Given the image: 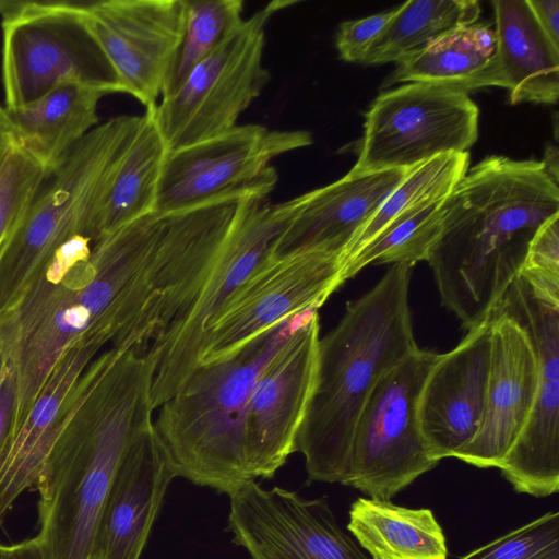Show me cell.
<instances>
[{
  "label": "cell",
  "mask_w": 559,
  "mask_h": 559,
  "mask_svg": "<svg viewBox=\"0 0 559 559\" xmlns=\"http://www.w3.org/2000/svg\"><path fill=\"white\" fill-rule=\"evenodd\" d=\"M154 361L110 347L82 373L36 483L49 559H93L99 520L132 443L154 427Z\"/></svg>",
  "instance_id": "obj_1"
},
{
  "label": "cell",
  "mask_w": 559,
  "mask_h": 559,
  "mask_svg": "<svg viewBox=\"0 0 559 559\" xmlns=\"http://www.w3.org/2000/svg\"><path fill=\"white\" fill-rule=\"evenodd\" d=\"M559 214L558 180L544 160L491 155L445 199L427 262L441 304L467 331L487 320L524 264L537 230Z\"/></svg>",
  "instance_id": "obj_2"
},
{
  "label": "cell",
  "mask_w": 559,
  "mask_h": 559,
  "mask_svg": "<svg viewBox=\"0 0 559 559\" xmlns=\"http://www.w3.org/2000/svg\"><path fill=\"white\" fill-rule=\"evenodd\" d=\"M412 267L393 264L371 289L346 304L340 322L319 340L316 385L296 442L310 481L343 484L370 392L418 348L408 301Z\"/></svg>",
  "instance_id": "obj_3"
},
{
  "label": "cell",
  "mask_w": 559,
  "mask_h": 559,
  "mask_svg": "<svg viewBox=\"0 0 559 559\" xmlns=\"http://www.w3.org/2000/svg\"><path fill=\"white\" fill-rule=\"evenodd\" d=\"M311 312L273 326L223 361L200 366L158 407L154 428L175 477L228 496L255 480L246 456L249 397L263 368Z\"/></svg>",
  "instance_id": "obj_4"
},
{
  "label": "cell",
  "mask_w": 559,
  "mask_h": 559,
  "mask_svg": "<svg viewBox=\"0 0 559 559\" xmlns=\"http://www.w3.org/2000/svg\"><path fill=\"white\" fill-rule=\"evenodd\" d=\"M142 116H118L90 131L37 192L0 247V314L50 252L76 233L99 240L98 217Z\"/></svg>",
  "instance_id": "obj_5"
},
{
  "label": "cell",
  "mask_w": 559,
  "mask_h": 559,
  "mask_svg": "<svg viewBox=\"0 0 559 559\" xmlns=\"http://www.w3.org/2000/svg\"><path fill=\"white\" fill-rule=\"evenodd\" d=\"M87 2L0 0L4 108L25 106L76 81L107 94L121 82L93 35Z\"/></svg>",
  "instance_id": "obj_6"
},
{
  "label": "cell",
  "mask_w": 559,
  "mask_h": 559,
  "mask_svg": "<svg viewBox=\"0 0 559 559\" xmlns=\"http://www.w3.org/2000/svg\"><path fill=\"white\" fill-rule=\"evenodd\" d=\"M267 193L243 197L236 221L204 286L193 302L153 342L152 395L155 409L175 394L199 367L202 338L257 264L270 252L284 227L296 215L304 194L271 203Z\"/></svg>",
  "instance_id": "obj_7"
},
{
  "label": "cell",
  "mask_w": 559,
  "mask_h": 559,
  "mask_svg": "<svg viewBox=\"0 0 559 559\" xmlns=\"http://www.w3.org/2000/svg\"><path fill=\"white\" fill-rule=\"evenodd\" d=\"M440 355L418 347L378 380L357 419L343 485L390 500L438 465L421 432L419 405Z\"/></svg>",
  "instance_id": "obj_8"
},
{
  "label": "cell",
  "mask_w": 559,
  "mask_h": 559,
  "mask_svg": "<svg viewBox=\"0 0 559 559\" xmlns=\"http://www.w3.org/2000/svg\"><path fill=\"white\" fill-rule=\"evenodd\" d=\"M295 1H272L242 21L221 46L195 66L153 114L168 151L211 139L237 126L239 116L270 81L263 67L270 17Z\"/></svg>",
  "instance_id": "obj_9"
},
{
  "label": "cell",
  "mask_w": 559,
  "mask_h": 559,
  "mask_svg": "<svg viewBox=\"0 0 559 559\" xmlns=\"http://www.w3.org/2000/svg\"><path fill=\"white\" fill-rule=\"evenodd\" d=\"M492 311L525 328L538 361L533 411L499 468L516 492L548 497L559 490V280L521 270Z\"/></svg>",
  "instance_id": "obj_10"
},
{
  "label": "cell",
  "mask_w": 559,
  "mask_h": 559,
  "mask_svg": "<svg viewBox=\"0 0 559 559\" xmlns=\"http://www.w3.org/2000/svg\"><path fill=\"white\" fill-rule=\"evenodd\" d=\"M478 122V107L465 91L420 82L383 90L365 112L352 170L412 168L441 154L468 152Z\"/></svg>",
  "instance_id": "obj_11"
},
{
  "label": "cell",
  "mask_w": 559,
  "mask_h": 559,
  "mask_svg": "<svg viewBox=\"0 0 559 559\" xmlns=\"http://www.w3.org/2000/svg\"><path fill=\"white\" fill-rule=\"evenodd\" d=\"M344 266L342 253L319 248L269 252L206 330L199 367L223 361L273 326L318 310L345 283Z\"/></svg>",
  "instance_id": "obj_12"
},
{
  "label": "cell",
  "mask_w": 559,
  "mask_h": 559,
  "mask_svg": "<svg viewBox=\"0 0 559 559\" xmlns=\"http://www.w3.org/2000/svg\"><path fill=\"white\" fill-rule=\"evenodd\" d=\"M311 143L308 131L237 124L211 139L168 151L155 211H181L254 189H274L277 173L271 162Z\"/></svg>",
  "instance_id": "obj_13"
},
{
  "label": "cell",
  "mask_w": 559,
  "mask_h": 559,
  "mask_svg": "<svg viewBox=\"0 0 559 559\" xmlns=\"http://www.w3.org/2000/svg\"><path fill=\"white\" fill-rule=\"evenodd\" d=\"M319 340L316 310L263 368L252 389L245 441L253 479L272 478L296 452L297 437L316 385Z\"/></svg>",
  "instance_id": "obj_14"
},
{
  "label": "cell",
  "mask_w": 559,
  "mask_h": 559,
  "mask_svg": "<svg viewBox=\"0 0 559 559\" xmlns=\"http://www.w3.org/2000/svg\"><path fill=\"white\" fill-rule=\"evenodd\" d=\"M228 531L251 559H369L341 528L324 497L255 480L229 495Z\"/></svg>",
  "instance_id": "obj_15"
},
{
  "label": "cell",
  "mask_w": 559,
  "mask_h": 559,
  "mask_svg": "<svg viewBox=\"0 0 559 559\" xmlns=\"http://www.w3.org/2000/svg\"><path fill=\"white\" fill-rule=\"evenodd\" d=\"M86 16L123 93L155 107L183 38L186 0L92 1Z\"/></svg>",
  "instance_id": "obj_16"
},
{
  "label": "cell",
  "mask_w": 559,
  "mask_h": 559,
  "mask_svg": "<svg viewBox=\"0 0 559 559\" xmlns=\"http://www.w3.org/2000/svg\"><path fill=\"white\" fill-rule=\"evenodd\" d=\"M490 364L483 418L472 442L456 459L500 467L525 428L538 390L537 355L525 328L492 311Z\"/></svg>",
  "instance_id": "obj_17"
},
{
  "label": "cell",
  "mask_w": 559,
  "mask_h": 559,
  "mask_svg": "<svg viewBox=\"0 0 559 559\" xmlns=\"http://www.w3.org/2000/svg\"><path fill=\"white\" fill-rule=\"evenodd\" d=\"M490 317L432 367L419 405L420 427L431 457H456L475 438L485 407L490 364Z\"/></svg>",
  "instance_id": "obj_18"
},
{
  "label": "cell",
  "mask_w": 559,
  "mask_h": 559,
  "mask_svg": "<svg viewBox=\"0 0 559 559\" xmlns=\"http://www.w3.org/2000/svg\"><path fill=\"white\" fill-rule=\"evenodd\" d=\"M174 478L152 427L132 443L116 473L93 559H140Z\"/></svg>",
  "instance_id": "obj_19"
},
{
  "label": "cell",
  "mask_w": 559,
  "mask_h": 559,
  "mask_svg": "<svg viewBox=\"0 0 559 559\" xmlns=\"http://www.w3.org/2000/svg\"><path fill=\"white\" fill-rule=\"evenodd\" d=\"M412 168L350 169L338 180L304 193L300 209L274 240L270 253L319 248L342 253L345 259L357 233Z\"/></svg>",
  "instance_id": "obj_20"
},
{
  "label": "cell",
  "mask_w": 559,
  "mask_h": 559,
  "mask_svg": "<svg viewBox=\"0 0 559 559\" xmlns=\"http://www.w3.org/2000/svg\"><path fill=\"white\" fill-rule=\"evenodd\" d=\"M102 345L82 340L61 357L16 429L0 464V524L20 495L35 488L75 386Z\"/></svg>",
  "instance_id": "obj_21"
},
{
  "label": "cell",
  "mask_w": 559,
  "mask_h": 559,
  "mask_svg": "<svg viewBox=\"0 0 559 559\" xmlns=\"http://www.w3.org/2000/svg\"><path fill=\"white\" fill-rule=\"evenodd\" d=\"M495 78L510 103L555 105L559 97V48L543 32L527 0L491 1Z\"/></svg>",
  "instance_id": "obj_22"
},
{
  "label": "cell",
  "mask_w": 559,
  "mask_h": 559,
  "mask_svg": "<svg viewBox=\"0 0 559 559\" xmlns=\"http://www.w3.org/2000/svg\"><path fill=\"white\" fill-rule=\"evenodd\" d=\"M106 95L95 86L67 81L33 103L5 108L15 143L41 167L46 179L98 126L97 108Z\"/></svg>",
  "instance_id": "obj_23"
},
{
  "label": "cell",
  "mask_w": 559,
  "mask_h": 559,
  "mask_svg": "<svg viewBox=\"0 0 559 559\" xmlns=\"http://www.w3.org/2000/svg\"><path fill=\"white\" fill-rule=\"evenodd\" d=\"M493 29L475 23L453 31L404 58L386 78L383 90L412 82L449 86L469 93L495 86Z\"/></svg>",
  "instance_id": "obj_24"
},
{
  "label": "cell",
  "mask_w": 559,
  "mask_h": 559,
  "mask_svg": "<svg viewBox=\"0 0 559 559\" xmlns=\"http://www.w3.org/2000/svg\"><path fill=\"white\" fill-rule=\"evenodd\" d=\"M347 530L372 559L448 557L445 536L430 509L358 498L350 506Z\"/></svg>",
  "instance_id": "obj_25"
},
{
  "label": "cell",
  "mask_w": 559,
  "mask_h": 559,
  "mask_svg": "<svg viewBox=\"0 0 559 559\" xmlns=\"http://www.w3.org/2000/svg\"><path fill=\"white\" fill-rule=\"evenodd\" d=\"M168 150L153 107L142 122L114 177L98 217L99 239L114 229L155 211L162 167Z\"/></svg>",
  "instance_id": "obj_26"
},
{
  "label": "cell",
  "mask_w": 559,
  "mask_h": 559,
  "mask_svg": "<svg viewBox=\"0 0 559 559\" xmlns=\"http://www.w3.org/2000/svg\"><path fill=\"white\" fill-rule=\"evenodd\" d=\"M479 15L476 0L406 1L397 7L365 63H397L444 35L475 24Z\"/></svg>",
  "instance_id": "obj_27"
},
{
  "label": "cell",
  "mask_w": 559,
  "mask_h": 559,
  "mask_svg": "<svg viewBox=\"0 0 559 559\" xmlns=\"http://www.w3.org/2000/svg\"><path fill=\"white\" fill-rule=\"evenodd\" d=\"M468 166V152L441 154L414 166L357 233L345 262L400 217L449 195Z\"/></svg>",
  "instance_id": "obj_28"
},
{
  "label": "cell",
  "mask_w": 559,
  "mask_h": 559,
  "mask_svg": "<svg viewBox=\"0 0 559 559\" xmlns=\"http://www.w3.org/2000/svg\"><path fill=\"white\" fill-rule=\"evenodd\" d=\"M447 198L419 206L393 222L345 262L344 282L369 265L403 263L413 266L426 261L441 233Z\"/></svg>",
  "instance_id": "obj_29"
},
{
  "label": "cell",
  "mask_w": 559,
  "mask_h": 559,
  "mask_svg": "<svg viewBox=\"0 0 559 559\" xmlns=\"http://www.w3.org/2000/svg\"><path fill=\"white\" fill-rule=\"evenodd\" d=\"M186 4L183 38L165 81L162 98L174 94L192 69L245 20L242 0H186Z\"/></svg>",
  "instance_id": "obj_30"
},
{
  "label": "cell",
  "mask_w": 559,
  "mask_h": 559,
  "mask_svg": "<svg viewBox=\"0 0 559 559\" xmlns=\"http://www.w3.org/2000/svg\"><path fill=\"white\" fill-rule=\"evenodd\" d=\"M45 180L41 167L14 141L0 166V247Z\"/></svg>",
  "instance_id": "obj_31"
},
{
  "label": "cell",
  "mask_w": 559,
  "mask_h": 559,
  "mask_svg": "<svg viewBox=\"0 0 559 559\" xmlns=\"http://www.w3.org/2000/svg\"><path fill=\"white\" fill-rule=\"evenodd\" d=\"M459 559H559V512H547Z\"/></svg>",
  "instance_id": "obj_32"
},
{
  "label": "cell",
  "mask_w": 559,
  "mask_h": 559,
  "mask_svg": "<svg viewBox=\"0 0 559 559\" xmlns=\"http://www.w3.org/2000/svg\"><path fill=\"white\" fill-rule=\"evenodd\" d=\"M397 8L367 17L345 21L336 34V48L346 62L365 63Z\"/></svg>",
  "instance_id": "obj_33"
},
{
  "label": "cell",
  "mask_w": 559,
  "mask_h": 559,
  "mask_svg": "<svg viewBox=\"0 0 559 559\" xmlns=\"http://www.w3.org/2000/svg\"><path fill=\"white\" fill-rule=\"evenodd\" d=\"M522 270L559 278V214L537 230L528 246Z\"/></svg>",
  "instance_id": "obj_34"
},
{
  "label": "cell",
  "mask_w": 559,
  "mask_h": 559,
  "mask_svg": "<svg viewBox=\"0 0 559 559\" xmlns=\"http://www.w3.org/2000/svg\"><path fill=\"white\" fill-rule=\"evenodd\" d=\"M19 411V388L13 368H0V464L13 438Z\"/></svg>",
  "instance_id": "obj_35"
},
{
  "label": "cell",
  "mask_w": 559,
  "mask_h": 559,
  "mask_svg": "<svg viewBox=\"0 0 559 559\" xmlns=\"http://www.w3.org/2000/svg\"><path fill=\"white\" fill-rule=\"evenodd\" d=\"M527 4L543 32L559 48V0H527Z\"/></svg>",
  "instance_id": "obj_36"
},
{
  "label": "cell",
  "mask_w": 559,
  "mask_h": 559,
  "mask_svg": "<svg viewBox=\"0 0 559 559\" xmlns=\"http://www.w3.org/2000/svg\"><path fill=\"white\" fill-rule=\"evenodd\" d=\"M0 559H49L37 535L13 545L0 544Z\"/></svg>",
  "instance_id": "obj_37"
},
{
  "label": "cell",
  "mask_w": 559,
  "mask_h": 559,
  "mask_svg": "<svg viewBox=\"0 0 559 559\" xmlns=\"http://www.w3.org/2000/svg\"><path fill=\"white\" fill-rule=\"evenodd\" d=\"M14 142L12 127L4 107L0 106V166Z\"/></svg>",
  "instance_id": "obj_38"
}]
</instances>
